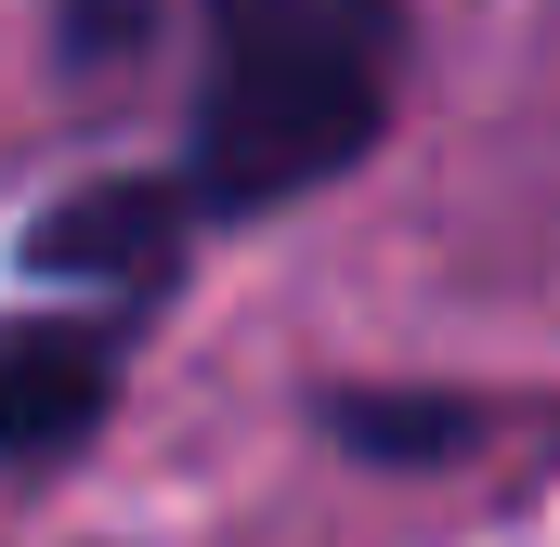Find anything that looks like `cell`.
<instances>
[{
    "label": "cell",
    "mask_w": 560,
    "mask_h": 547,
    "mask_svg": "<svg viewBox=\"0 0 560 547\" xmlns=\"http://www.w3.org/2000/svg\"><path fill=\"white\" fill-rule=\"evenodd\" d=\"M118 392V352L92 326H0V456H66Z\"/></svg>",
    "instance_id": "3"
},
{
    "label": "cell",
    "mask_w": 560,
    "mask_h": 547,
    "mask_svg": "<svg viewBox=\"0 0 560 547\" xmlns=\"http://www.w3.org/2000/svg\"><path fill=\"white\" fill-rule=\"evenodd\" d=\"M326 430H339L352 456H456L482 417H469V405H405V392H339Z\"/></svg>",
    "instance_id": "4"
},
{
    "label": "cell",
    "mask_w": 560,
    "mask_h": 547,
    "mask_svg": "<svg viewBox=\"0 0 560 547\" xmlns=\"http://www.w3.org/2000/svg\"><path fill=\"white\" fill-rule=\"evenodd\" d=\"M405 66V0H222L209 105H196V209H275L339 183Z\"/></svg>",
    "instance_id": "1"
},
{
    "label": "cell",
    "mask_w": 560,
    "mask_h": 547,
    "mask_svg": "<svg viewBox=\"0 0 560 547\" xmlns=\"http://www.w3.org/2000/svg\"><path fill=\"white\" fill-rule=\"evenodd\" d=\"M183 248V196L170 183H92V196H66V209H39L26 222V274H52V287H156Z\"/></svg>",
    "instance_id": "2"
}]
</instances>
